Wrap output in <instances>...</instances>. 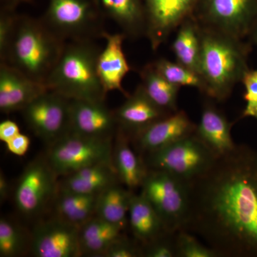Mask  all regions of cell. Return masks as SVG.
<instances>
[{
	"label": "cell",
	"mask_w": 257,
	"mask_h": 257,
	"mask_svg": "<svg viewBox=\"0 0 257 257\" xmlns=\"http://www.w3.org/2000/svg\"><path fill=\"white\" fill-rule=\"evenodd\" d=\"M184 231L202 238L219 257L257 256V155L236 145L189 182Z\"/></svg>",
	"instance_id": "obj_1"
},
{
	"label": "cell",
	"mask_w": 257,
	"mask_h": 257,
	"mask_svg": "<svg viewBox=\"0 0 257 257\" xmlns=\"http://www.w3.org/2000/svg\"><path fill=\"white\" fill-rule=\"evenodd\" d=\"M199 25L201 37L199 75L204 83L203 94L221 102L231 95L233 88L241 82L249 69L247 60L251 47L241 39Z\"/></svg>",
	"instance_id": "obj_2"
},
{
	"label": "cell",
	"mask_w": 257,
	"mask_h": 257,
	"mask_svg": "<svg viewBox=\"0 0 257 257\" xmlns=\"http://www.w3.org/2000/svg\"><path fill=\"white\" fill-rule=\"evenodd\" d=\"M64 40L43 20L18 17L11 40L1 62L45 84L65 46Z\"/></svg>",
	"instance_id": "obj_3"
},
{
	"label": "cell",
	"mask_w": 257,
	"mask_h": 257,
	"mask_svg": "<svg viewBox=\"0 0 257 257\" xmlns=\"http://www.w3.org/2000/svg\"><path fill=\"white\" fill-rule=\"evenodd\" d=\"M99 52L90 40L65 45L46 79L47 89L69 99L105 101L106 94L97 72Z\"/></svg>",
	"instance_id": "obj_4"
},
{
	"label": "cell",
	"mask_w": 257,
	"mask_h": 257,
	"mask_svg": "<svg viewBox=\"0 0 257 257\" xmlns=\"http://www.w3.org/2000/svg\"><path fill=\"white\" fill-rule=\"evenodd\" d=\"M141 194L152 204L168 231L183 229L189 204V183L163 171L149 170Z\"/></svg>",
	"instance_id": "obj_5"
},
{
	"label": "cell",
	"mask_w": 257,
	"mask_h": 257,
	"mask_svg": "<svg viewBox=\"0 0 257 257\" xmlns=\"http://www.w3.org/2000/svg\"><path fill=\"white\" fill-rule=\"evenodd\" d=\"M142 157L148 170L163 171L188 183L205 173L216 160L194 134Z\"/></svg>",
	"instance_id": "obj_6"
},
{
	"label": "cell",
	"mask_w": 257,
	"mask_h": 257,
	"mask_svg": "<svg viewBox=\"0 0 257 257\" xmlns=\"http://www.w3.org/2000/svg\"><path fill=\"white\" fill-rule=\"evenodd\" d=\"M60 177L45 157L35 159L25 167L15 187V207L26 219H39L52 208L59 191Z\"/></svg>",
	"instance_id": "obj_7"
},
{
	"label": "cell",
	"mask_w": 257,
	"mask_h": 257,
	"mask_svg": "<svg viewBox=\"0 0 257 257\" xmlns=\"http://www.w3.org/2000/svg\"><path fill=\"white\" fill-rule=\"evenodd\" d=\"M114 139L87 138L69 133L48 147L45 158L59 177L100 163H113Z\"/></svg>",
	"instance_id": "obj_8"
},
{
	"label": "cell",
	"mask_w": 257,
	"mask_h": 257,
	"mask_svg": "<svg viewBox=\"0 0 257 257\" xmlns=\"http://www.w3.org/2000/svg\"><path fill=\"white\" fill-rule=\"evenodd\" d=\"M43 22L64 41L92 40L104 32L100 18L87 0H50Z\"/></svg>",
	"instance_id": "obj_9"
},
{
	"label": "cell",
	"mask_w": 257,
	"mask_h": 257,
	"mask_svg": "<svg viewBox=\"0 0 257 257\" xmlns=\"http://www.w3.org/2000/svg\"><path fill=\"white\" fill-rule=\"evenodd\" d=\"M70 101L47 90L22 111L32 133L48 147L70 133Z\"/></svg>",
	"instance_id": "obj_10"
},
{
	"label": "cell",
	"mask_w": 257,
	"mask_h": 257,
	"mask_svg": "<svg viewBox=\"0 0 257 257\" xmlns=\"http://www.w3.org/2000/svg\"><path fill=\"white\" fill-rule=\"evenodd\" d=\"M195 13L202 26L242 40L257 14V0H200Z\"/></svg>",
	"instance_id": "obj_11"
},
{
	"label": "cell",
	"mask_w": 257,
	"mask_h": 257,
	"mask_svg": "<svg viewBox=\"0 0 257 257\" xmlns=\"http://www.w3.org/2000/svg\"><path fill=\"white\" fill-rule=\"evenodd\" d=\"M80 228L52 215L37 221L31 231L30 253L35 257L82 256Z\"/></svg>",
	"instance_id": "obj_12"
},
{
	"label": "cell",
	"mask_w": 257,
	"mask_h": 257,
	"mask_svg": "<svg viewBox=\"0 0 257 257\" xmlns=\"http://www.w3.org/2000/svg\"><path fill=\"white\" fill-rule=\"evenodd\" d=\"M200 0H145L146 37L156 50L186 20L194 16Z\"/></svg>",
	"instance_id": "obj_13"
},
{
	"label": "cell",
	"mask_w": 257,
	"mask_h": 257,
	"mask_svg": "<svg viewBox=\"0 0 257 257\" xmlns=\"http://www.w3.org/2000/svg\"><path fill=\"white\" fill-rule=\"evenodd\" d=\"M195 128L187 113L178 110L152 123L130 140L143 157L193 135Z\"/></svg>",
	"instance_id": "obj_14"
},
{
	"label": "cell",
	"mask_w": 257,
	"mask_h": 257,
	"mask_svg": "<svg viewBox=\"0 0 257 257\" xmlns=\"http://www.w3.org/2000/svg\"><path fill=\"white\" fill-rule=\"evenodd\" d=\"M118 124L104 101L71 99L70 133L87 138L114 139Z\"/></svg>",
	"instance_id": "obj_15"
},
{
	"label": "cell",
	"mask_w": 257,
	"mask_h": 257,
	"mask_svg": "<svg viewBox=\"0 0 257 257\" xmlns=\"http://www.w3.org/2000/svg\"><path fill=\"white\" fill-rule=\"evenodd\" d=\"M49 90L6 62L0 65V110L5 114L23 111L32 101Z\"/></svg>",
	"instance_id": "obj_16"
},
{
	"label": "cell",
	"mask_w": 257,
	"mask_h": 257,
	"mask_svg": "<svg viewBox=\"0 0 257 257\" xmlns=\"http://www.w3.org/2000/svg\"><path fill=\"white\" fill-rule=\"evenodd\" d=\"M101 37L106 40L104 48L97 58V72L104 92L119 91L127 97L122 87L123 79L131 70L123 50V42L126 37L122 32L110 34L104 31Z\"/></svg>",
	"instance_id": "obj_17"
},
{
	"label": "cell",
	"mask_w": 257,
	"mask_h": 257,
	"mask_svg": "<svg viewBox=\"0 0 257 257\" xmlns=\"http://www.w3.org/2000/svg\"><path fill=\"white\" fill-rule=\"evenodd\" d=\"M118 127L131 140L157 120L170 114L162 110L149 98L141 86L114 111Z\"/></svg>",
	"instance_id": "obj_18"
},
{
	"label": "cell",
	"mask_w": 257,
	"mask_h": 257,
	"mask_svg": "<svg viewBox=\"0 0 257 257\" xmlns=\"http://www.w3.org/2000/svg\"><path fill=\"white\" fill-rule=\"evenodd\" d=\"M231 126L232 123L228 121L224 113L208 101L203 105L194 135L219 158L229 154L236 147L231 137Z\"/></svg>",
	"instance_id": "obj_19"
},
{
	"label": "cell",
	"mask_w": 257,
	"mask_h": 257,
	"mask_svg": "<svg viewBox=\"0 0 257 257\" xmlns=\"http://www.w3.org/2000/svg\"><path fill=\"white\" fill-rule=\"evenodd\" d=\"M131 144L128 135L118 127L113 145V165L119 182L134 192L141 188L149 170Z\"/></svg>",
	"instance_id": "obj_20"
},
{
	"label": "cell",
	"mask_w": 257,
	"mask_h": 257,
	"mask_svg": "<svg viewBox=\"0 0 257 257\" xmlns=\"http://www.w3.org/2000/svg\"><path fill=\"white\" fill-rule=\"evenodd\" d=\"M104 16L109 18L128 38L147 34L146 10L140 0H96Z\"/></svg>",
	"instance_id": "obj_21"
},
{
	"label": "cell",
	"mask_w": 257,
	"mask_h": 257,
	"mask_svg": "<svg viewBox=\"0 0 257 257\" xmlns=\"http://www.w3.org/2000/svg\"><path fill=\"white\" fill-rule=\"evenodd\" d=\"M120 182L113 163L96 164L59 179V189L82 194H99Z\"/></svg>",
	"instance_id": "obj_22"
},
{
	"label": "cell",
	"mask_w": 257,
	"mask_h": 257,
	"mask_svg": "<svg viewBox=\"0 0 257 257\" xmlns=\"http://www.w3.org/2000/svg\"><path fill=\"white\" fill-rule=\"evenodd\" d=\"M128 226L134 237L142 244L170 231L152 204L141 193H134L132 197L128 212Z\"/></svg>",
	"instance_id": "obj_23"
},
{
	"label": "cell",
	"mask_w": 257,
	"mask_h": 257,
	"mask_svg": "<svg viewBox=\"0 0 257 257\" xmlns=\"http://www.w3.org/2000/svg\"><path fill=\"white\" fill-rule=\"evenodd\" d=\"M99 194H82L59 189L52 208L53 214L80 228L96 215Z\"/></svg>",
	"instance_id": "obj_24"
},
{
	"label": "cell",
	"mask_w": 257,
	"mask_h": 257,
	"mask_svg": "<svg viewBox=\"0 0 257 257\" xmlns=\"http://www.w3.org/2000/svg\"><path fill=\"white\" fill-rule=\"evenodd\" d=\"M124 229L96 215L80 227L79 239L82 256L103 257L111 243L122 234Z\"/></svg>",
	"instance_id": "obj_25"
},
{
	"label": "cell",
	"mask_w": 257,
	"mask_h": 257,
	"mask_svg": "<svg viewBox=\"0 0 257 257\" xmlns=\"http://www.w3.org/2000/svg\"><path fill=\"white\" fill-rule=\"evenodd\" d=\"M121 182L111 184L98 196L96 215L125 229L128 226V212L134 194Z\"/></svg>",
	"instance_id": "obj_26"
},
{
	"label": "cell",
	"mask_w": 257,
	"mask_h": 257,
	"mask_svg": "<svg viewBox=\"0 0 257 257\" xmlns=\"http://www.w3.org/2000/svg\"><path fill=\"white\" fill-rule=\"evenodd\" d=\"M140 74V86L157 106L168 114L178 111L177 96L180 87L164 78L152 63L147 64Z\"/></svg>",
	"instance_id": "obj_27"
},
{
	"label": "cell",
	"mask_w": 257,
	"mask_h": 257,
	"mask_svg": "<svg viewBox=\"0 0 257 257\" xmlns=\"http://www.w3.org/2000/svg\"><path fill=\"white\" fill-rule=\"evenodd\" d=\"M172 50L177 62L199 74L201 37L199 23L194 17L186 20L179 27Z\"/></svg>",
	"instance_id": "obj_28"
},
{
	"label": "cell",
	"mask_w": 257,
	"mask_h": 257,
	"mask_svg": "<svg viewBox=\"0 0 257 257\" xmlns=\"http://www.w3.org/2000/svg\"><path fill=\"white\" fill-rule=\"evenodd\" d=\"M31 231L9 217L0 219V256L18 257L30 253Z\"/></svg>",
	"instance_id": "obj_29"
},
{
	"label": "cell",
	"mask_w": 257,
	"mask_h": 257,
	"mask_svg": "<svg viewBox=\"0 0 257 257\" xmlns=\"http://www.w3.org/2000/svg\"><path fill=\"white\" fill-rule=\"evenodd\" d=\"M155 68L169 82L178 86L197 88L204 93V83L200 76L178 62H171L165 58L160 59L152 63Z\"/></svg>",
	"instance_id": "obj_30"
},
{
	"label": "cell",
	"mask_w": 257,
	"mask_h": 257,
	"mask_svg": "<svg viewBox=\"0 0 257 257\" xmlns=\"http://www.w3.org/2000/svg\"><path fill=\"white\" fill-rule=\"evenodd\" d=\"M176 240L177 257H219L213 248L203 244L195 235L189 231H178Z\"/></svg>",
	"instance_id": "obj_31"
},
{
	"label": "cell",
	"mask_w": 257,
	"mask_h": 257,
	"mask_svg": "<svg viewBox=\"0 0 257 257\" xmlns=\"http://www.w3.org/2000/svg\"><path fill=\"white\" fill-rule=\"evenodd\" d=\"M177 233L166 232L149 242L143 243V257H177Z\"/></svg>",
	"instance_id": "obj_32"
},
{
	"label": "cell",
	"mask_w": 257,
	"mask_h": 257,
	"mask_svg": "<svg viewBox=\"0 0 257 257\" xmlns=\"http://www.w3.org/2000/svg\"><path fill=\"white\" fill-rule=\"evenodd\" d=\"M103 257H143L140 241L121 234L106 249Z\"/></svg>",
	"instance_id": "obj_33"
},
{
	"label": "cell",
	"mask_w": 257,
	"mask_h": 257,
	"mask_svg": "<svg viewBox=\"0 0 257 257\" xmlns=\"http://www.w3.org/2000/svg\"><path fill=\"white\" fill-rule=\"evenodd\" d=\"M241 82L245 88L243 99L246 101L241 116L257 120V69H248Z\"/></svg>",
	"instance_id": "obj_34"
},
{
	"label": "cell",
	"mask_w": 257,
	"mask_h": 257,
	"mask_svg": "<svg viewBox=\"0 0 257 257\" xmlns=\"http://www.w3.org/2000/svg\"><path fill=\"white\" fill-rule=\"evenodd\" d=\"M18 17L3 11L0 17V58L3 59L9 45Z\"/></svg>",
	"instance_id": "obj_35"
},
{
	"label": "cell",
	"mask_w": 257,
	"mask_h": 257,
	"mask_svg": "<svg viewBox=\"0 0 257 257\" xmlns=\"http://www.w3.org/2000/svg\"><path fill=\"white\" fill-rule=\"evenodd\" d=\"M8 152L16 156H24L28 152L30 146V139L20 133L13 140L6 143Z\"/></svg>",
	"instance_id": "obj_36"
},
{
	"label": "cell",
	"mask_w": 257,
	"mask_h": 257,
	"mask_svg": "<svg viewBox=\"0 0 257 257\" xmlns=\"http://www.w3.org/2000/svg\"><path fill=\"white\" fill-rule=\"evenodd\" d=\"M20 133V128L14 121L6 119L0 123V140L3 143H8Z\"/></svg>",
	"instance_id": "obj_37"
},
{
	"label": "cell",
	"mask_w": 257,
	"mask_h": 257,
	"mask_svg": "<svg viewBox=\"0 0 257 257\" xmlns=\"http://www.w3.org/2000/svg\"><path fill=\"white\" fill-rule=\"evenodd\" d=\"M10 184L8 179L1 171L0 173V201L3 203L7 200L10 194Z\"/></svg>",
	"instance_id": "obj_38"
},
{
	"label": "cell",
	"mask_w": 257,
	"mask_h": 257,
	"mask_svg": "<svg viewBox=\"0 0 257 257\" xmlns=\"http://www.w3.org/2000/svg\"><path fill=\"white\" fill-rule=\"evenodd\" d=\"M248 35H249L251 42L257 45V14L252 24H251V28H250Z\"/></svg>",
	"instance_id": "obj_39"
}]
</instances>
